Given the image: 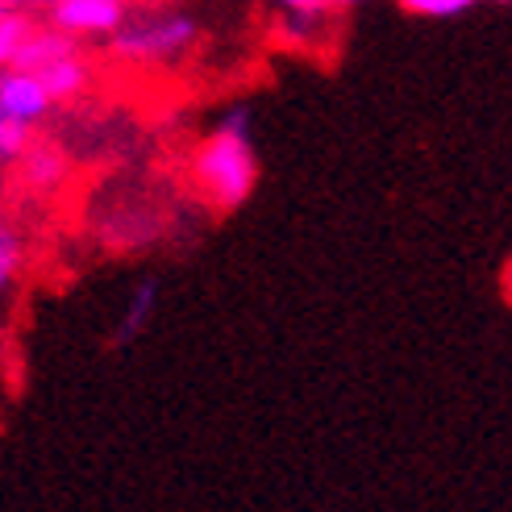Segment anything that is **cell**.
<instances>
[{
    "label": "cell",
    "instance_id": "1",
    "mask_svg": "<svg viewBox=\"0 0 512 512\" xmlns=\"http://www.w3.org/2000/svg\"><path fill=\"white\" fill-rule=\"evenodd\" d=\"M254 113L246 100L225 105L213 134L192 155V184L213 213H238L259 188V155H254Z\"/></svg>",
    "mask_w": 512,
    "mask_h": 512
},
{
    "label": "cell",
    "instance_id": "2",
    "mask_svg": "<svg viewBox=\"0 0 512 512\" xmlns=\"http://www.w3.org/2000/svg\"><path fill=\"white\" fill-rule=\"evenodd\" d=\"M196 38H200V25L179 9L138 13V17H125L121 30L109 38V55L125 67H175L188 59Z\"/></svg>",
    "mask_w": 512,
    "mask_h": 512
},
{
    "label": "cell",
    "instance_id": "3",
    "mask_svg": "<svg viewBox=\"0 0 512 512\" xmlns=\"http://www.w3.org/2000/svg\"><path fill=\"white\" fill-rule=\"evenodd\" d=\"M55 105H59V100L50 96V88L42 84L38 71H9L5 67V75H0V121L30 125V130H38Z\"/></svg>",
    "mask_w": 512,
    "mask_h": 512
},
{
    "label": "cell",
    "instance_id": "4",
    "mask_svg": "<svg viewBox=\"0 0 512 512\" xmlns=\"http://www.w3.org/2000/svg\"><path fill=\"white\" fill-rule=\"evenodd\" d=\"M125 17H130V9L113 5V0H59L46 13V21L71 38H113Z\"/></svg>",
    "mask_w": 512,
    "mask_h": 512
},
{
    "label": "cell",
    "instance_id": "5",
    "mask_svg": "<svg viewBox=\"0 0 512 512\" xmlns=\"http://www.w3.org/2000/svg\"><path fill=\"white\" fill-rule=\"evenodd\" d=\"M67 55H80V38L63 34L59 25H50V21H38L34 34L5 59V67L9 71H46L50 63H59Z\"/></svg>",
    "mask_w": 512,
    "mask_h": 512
},
{
    "label": "cell",
    "instance_id": "6",
    "mask_svg": "<svg viewBox=\"0 0 512 512\" xmlns=\"http://www.w3.org/2000/svg\"><path fill=\"white\" fill-rule=\"evenodd\" d=\"M155 309H159V279L155 275H146L142 284L130 292V300H125V309H121V317H117V325H113V334H109V346H130V342H138L146 329H150V321H155Z\"/></svg>",
    "mask_w": 512,
    "mask_h": 512
},
{
    "label": "cell",
    "instance_id": "7",
    "mask_svg": "<svg viewBox=\"0 0 512 512\" xmlns=\"http://www.w3.org/2000/svg\"><path fill=\"white\" fill-rule=\"evenodd\" d=\"M42 75V84L50 88V96L55 100H75V96H84L88 84H92V63L84 55H67L59 63H50Z\"/></svg>",
    "mask_w": 512,
    "mask_h": 512
},
{
    "label": "cell",
    "instance_id": "8",
    "mask_svg": "<svg viewBox=\"0 0 512 512\" xmlns=\"http://www.w3.org/2000/svg\"><path fill=\"white\" fill-rule=\"evenodd\" d=\"M21 167V179L30 188H38V192H46V188H55L59 179L67 175V163H63V155L55 146H42V142H34L30 150H25V159L17 163Z\"/></svg>",
    "mask_w": 512,
    "mask_h": 512
},
{
    "label": "cell",
    "instance_id": "9",
    "mask_svg": "<svg viewBox=\"0 0 512 512\" xmlns=\"http://www.w3.org/2000/svg\"><path fill=\"white\" fill-rule=\"evenodd\" d=\"M325 25H329V13H279V21L271 25V34H275V42H284V46L309 50L317 42V30H325Z\"/></svg>",
    "mask_w": 512,
    "mask_h": 512
},
{
    "label": "cell",
    "instance_id": "10",
    "mask_svg": "<svg viewBox=\"0 0 512 512\" xmlns=\"http://www.w3.org/2000/svg\"><path fill=\"white\" fill-rule=\"evenodd\" d=\"M34 25H38L34 13H25V9H5L0 13V63H5L13 50L34 34Z\"/></svg>",
    "mask_w": 512,
    "mask_h": 512
},
{
    "label": "cell",
    "instance_id": "11",
    "mask_svg": "<svg viewBox=\"0 0 512 512\" xmlns=\"http://www.w3.org/2000/svg\"><path fill=\"white\" fill-rule=\"evenodd\" d=\"M396 5L413 17H458V13L475 9L479 0H396Z\"/></svg>",
    "mask_w": 512,
    "mask_h": 512
},
{
    "label": "cell",
    "instance_id": "12",
    "mask_svg": "<svg viewBox=\"0 0 512 512\" xmlns=\"http://www.w3.org/2000/svg\"><path fill=\"white\" fill-rule=\"evenodd\" d=\"M30 125H13V121H0V159L5 163H21L25 150H30Z\"/></svg>",
    "mask_w": 512,
    "mask_h": 512
},
{
    "label": "cell",
    "instance_id": "13",
    "mask_svg": "<svg viewBox=\"0 0 512 512\" xmlns=\"http://www.w3.org/2000/svg\"><path fill=\"white\" fill-rule=\"evenodd\" d=\"M279 13H346V9H358L367 0H271Z\"/></svg>",
    "mask_w": 512,
    "mask_h": 512
},
{
    "label": "cell",
    "instance_id": "14",
    "mask_svg": "<svg viewBox=\"0 0 512 512\" xmlns=\"http://www.w3.org/2000/svg\"><path fill=\"white\" fill-rule=\"evenodd\" d=\"M17 271H21V242H17L13 229L5 225V229H0V284L9 288L17 279Z\"/></svg>",
    "mask_w": 512,
    "mask_h": 512
},
{
    "label": "cell",
    "instance_id": "15",
    "mask_svg": "<svg viewBox=\"0 0 512 512\" xmlns=\"http://www.w3.org/2000/svg\"><path fill=\"white\" fill-rule=\"evenodd\" d=\"M59 0H5V9H25V13H34V9H42V13H50Z\"/></svg>",
    "mask_w": 512,
    "mask_h": 512
},
{
    "label": "cell",
    "instance_id": "16",
    "mask_svg": "<svg viewBox=\"0 0 512 512\" xmlns=\"http://www.w3.org/2000/svg\"><path fill=\"white\" fill-rule=\"evenodd\" d=\"M113 5H125V9H130V5H134V0H113Z\"/></svg>",
    "mask_w": 512,
    "mask_h": 512
},
{
    "label": "cell",
    "instance_id": "17",
    "mask_svg": "<svg viewBox=\"0 0 512 512\" xmlns=\"http://www.w3.org/2000/svg\"><path fill=\"white\" fill-rule=\"evenodd\" d=\"M496 5H512V0H496Z\"/></svg>",
    "mask_w": 512,
    "mask_h": 512
}]
</instances>
